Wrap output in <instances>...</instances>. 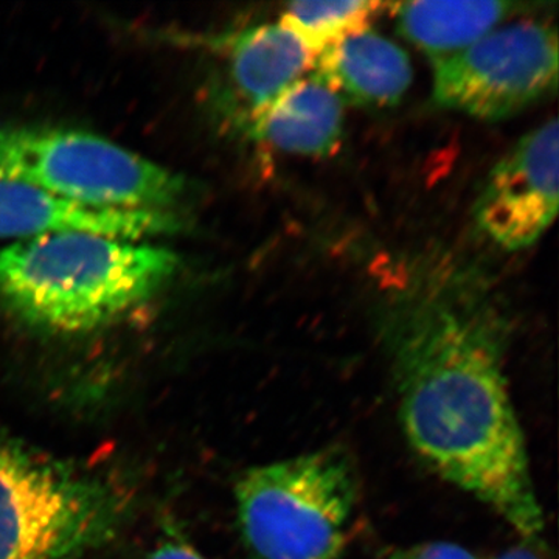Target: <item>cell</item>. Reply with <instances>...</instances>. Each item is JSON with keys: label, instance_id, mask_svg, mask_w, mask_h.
Instances as JSON below:
<instances>
[{"label": "cell", "instance_id": "obj_7", "mask_svg": "<svg viewBox=\"0 0 559 559\" xmlns=\"http://www.w3.org/2000/svg\"><path fill=\"white\" fill-rule=\"evenodd\" d=\"M558 121L530 131L495 165L474 207L477 226L507 250L530 248L558 212Z\"/></svg>", "mask_w": 559, "mask_h": 559}, {"label": "cell", "instance_id": "obj_4", "mask_svg": "<svg viewBox=\"0 0 559 559\" xmlns=\"http://www.w3.org/2000/svg\"><path fill=\"white\" fill-rule=\"evenodd\" d=\"M0 179L24 183L81 207L173 212L189 183L92 132L0 127Z\"/></svg>", "mask_w": 559, "mask_h": 559}, {"label": "cell", "instance_id": "obj_2", "mask_svg": "<svg viewBox=\"0 0 559 559\" xmlns=\"http://www.w3.org/2000/svg\"><path fill=\"white\" fill-rule=\"evenodd\" d=\"M173 250L108 235L62 231L0 249V301L53 333H86L123 319L175 277Z\"/></svg>", "mask_w": 559, "mask_h": 559}, {"label": "cell", "instance_id": "obj_10", "mask_svg": "<svg viewBox=\"0 0 559 559\" xmlns=\"http://www.w3.org/2000/svg\"><path fill=\"white\" fill-rule=\"evenodd\" d=\"M312 66V75L336 92L342 103L362 108L395 106L412 83L406 51L370 28L319 51Z\"/></svg>", "mask_w": 559, "mask_h": 559}, {"label": "cell", "instance_id": "obj_14", "mask_svg": "<svg viewBox=\"0 0 559 559\" xmlns=\"http://www.w3.org/2000/svg\"><path fill=\"white\" fill-rule=\"evenodd\" d=\"M389 559H479L459 544L447 540H430L417 546L399 549Z\"/></svg>", "mask_w": 559, "mask_h": 559}, {"label": "cell", "instance_id": "obj_16", "mask_svg": "<svg viewBox=\"0 0 559 559\" xmlns=\"http://www.w3.org/2000/svg\"><path fill=\"white\" fill-rule=\"evenodd\" d=\"M495 559H543L539 557L538 551L532 549L527 544H520V546L513 547L500 554Z\"/></svg>", "mask_w": 559, "mask_h": 559}, {"label": "cell", "instance_id": "obj_1", "mask_svg": "<svg viewBox=\"0 0 559 559\" xmlns=\"http://www.w3.org/2000/svg\"><path fill=\"white\" fill-rule=\"evenodd\" d=\"M382 326L412 450L522 535H539L543 509L503 369L509 319L485 275L455 260L415 264Z\"/></svg>", "mask_w": 559, "mask_h": 559}, {"label": "cell", "instance_id": "obj_6", "mask_svg": "<svg viewBox=\"0 0 559 559\" xmlns=\"http://www.w3.org/2000/svg\"><path fill=\"white\" fill-rule=\"evenodd\" d=\"M558 86L554 25L522 21L433 60V102L476 119H509Z\"/></svg>", "mask_w": 559, "mask_h": 559}, {"label": "cell", "instance_id": "obj_12", "mask_svg": "<svg viewBox=\"0 0 559 559\" xmlns=\"http://www.w3.org/2000/svg\"><path fill=\"white\" fill-rule=\"evenodd\" d=\"M401 35L432 60L455 53L476 43L496 25L522 9L521 3L485 2H404L390 3Z\"/></svg>", "mask_w": 559, "mask_h": 559}, {"label": "cell", "instance_id": "obj_15", "mask_svg": "<svg viewBox=\"0 0 559 559\" xmlns=\"http://www.w3.org/2000/svg\"><path fill=\"white\" fill-rule=\"evenodd\" d=\"M150 559H207L201 551L178 535H170L157 544Z\"/></svg>", "mask_w": 559, "mask_h": 559}, {"label": "cell", "instance_id": "obj_3", "mask_svg": "<svg viewBox=\"0 0 559 559\" xmlns=\"http://www.w3.org/2000/svg\"><path fill=\"white\" fill-rule=\"evenodd\" d=\"M235 496L242 536L260 559H340L359 480L347 452L326 448L246 471Z\"/></svg>", "mask_w": 559, "mask_h": 559}, {"label": "cell", "instance_id": "obj_13", "mask_svg": "<svg viewBox=\"0 0 559 559\" xmlns=\"http://www.w3.org/2000/svg\"><path fill=\"white\" fill-rule=\"evenodd\" d=\"M388 3L342 0V2H296L283 11L280 25L294 33L312 57L345 36L369 31L371 21Z\"/></svg>", "mask_w": 559, "mask_h": 559}, {"label": "cell", "instance_id": "obj_9", "mask_svg": "<svg viewBox=\"0 0 559 559\" xmlns=\"http://www.w3.org/2000/svg\"><path fill=\"white\" fill-rule=\"evenodd\" d=\"M226 58L242 124L263 112L312 66L311 51L280 24L201 39Z\"/></svg>", "mask_w": 559, "mask_h": 559}, {"label": "cell", "instance_id": "obj_11", "mask_svg": "<svg viewBox=\"0 0 559 559\" xmlns=\"http://www.w3.org/2000/svg\"><path fill=\"white\" fill-rule=\"evenodd\" d=\"M344 127V103L318 76L300 79L246 124L250 138L300 156L336 150Z\"/></svg>", "mask_w": 559, "mask_h": 559}, {"label": "cell", "instance_id": "obj_5", "mask_svg": "<svg viewBox=\"0 0 559 559\" xmlns=\"http://www.w3.org/2000/svg\"><path fill=\"white\" fill-rule=\"evenodd\" d=\"M119 492L0 433V559H81L123 518Z\"/></svg>", "mask_w": 559, "mask_h": 559}, {"label": "cell", "instance_id": "obj_8", "mask_svg": "<svg viewBox=\"0 0 559 559\" xmlns=\"http://www.w3.org/2000/svg\"><path fill=\"white\" fill-rule=\"evenodd\" d=\"M189 223L173 212L81 207L24 183L0 179V238L32 240L62 231H87L140 241L186 231Z\"/></svg>", "mask_w": 559, "mask_h": 559}]
</instances>
